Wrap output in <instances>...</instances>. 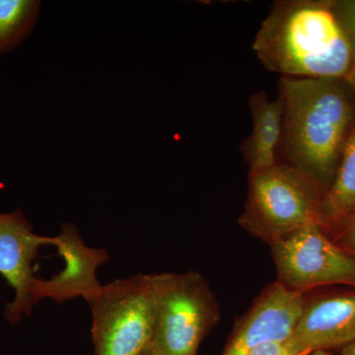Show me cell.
<instances>
[{
  "label": "cell",
  "instance_id": "cell-15",
  "mask_svg": "<svg viewBox=\"0 0 355 355\" xmlns=\"http://www.w3.org/2000/svg\"><path fill=\"white\" fill-rule=\"evenodd\" d=\"M247 355H304L299 354L292 349L291 345L287 343V340L284 342H270L263 343L260 347H256L250 352Z\"/></svg>",
  "mask_w": 355,
  "mask_h": 355
},
{
  "label": "cell",
  "instance_id": "cell-13",
  "mask_svg": "<svg viewBox=\"0 0 355 355\" xmlns=\"http://www.w3.org/2000/svg\"><path fill=\"white\" fill-rule=\"evenodd\" d=\"M41 1L0 0V57L17 49L38 22Z\"/></svg>",
  "mask_w": 355,
  "mask_h": 355
},
{
  "label": "cell",
  "instance_id": "cell-5",
  "mask_svg": "<svg viewBox=\"0 0 355 355\" xmlns=\"http://www.w3.org/2000/svg\"><path fill=\"white\" fill-rule=\"evenodd\" d=\"M218 318V305L202 275L158 273L154 354L198 355Z\"/></svg>",
  "mask_w": 355,
  "mask_h": 355
},
{
  "label": "cell",
  "instance_id": "cell-17",
  "mask_svg": "<svg viewBox=\"0 0 355 355\" xmlns=\"http://www.w3.org/2000/svg\"><path fill=\"white\" fill-rule=\"evenodd\" d=\"M342 355H355V340L343 347Z\"/></svg>",
  "mask_w": 355,
  "mask_h": 355
},
{
  "label": "cell",
  "instance_id": "cell-3",
  "mask_svg": "<svg viewBox=\"0 0 355 355\" xmlns=\"http://www.w3.org/2000/svg\"><path fill=\"white\" fill-rule=\"evenodd\" d=\"M323 193L295 168L277 162L249 173L248 198L239 222L268 244L310 223H321Z\"/></svg>",
  "mask_w": 355,
  "mask_h": 355
},
{
  "label": "cell",
  "instance_id": "cell-11",
  "mask_svg": "<svg viewBox=\"0 0 355 355\" xmlns=\"http://www.w3.org/2000/svg\"><path fill=\"white\" fill-rule=\"evenodd\" d=\"M251 112V135L243 141L241 151L249 173L260 171L279 162V149L284 125L282 96L270 100L265 90L257 91L248 100Z\"/></svg>",
  "mask_w": 355,
  "mask_h": 355
},
{
  "label": "cell",
  "instance_id": "cell-12",
  "mask_svg": "<svg viewBox=\"0 0 355 355\" xmlns=\"http://www.w3.org/2000/svg\"><path fill=\"white\" fill-rule=\"evenodd\" d=\"M355 216V125L343 146L335 178L324 193L320 222L331 234Z\"/></svg>",
  "mask_w": 355,
  "mask_h": 355
},
{
  "label": "cell",
  "instance_id": "cell-10",
  "mask_svg": "<svg viewBox=\"0 0 355 355\" xmlns=\"http://www.w3.org/2000/svg\"><path fill=\"white\" fill-rule=\"evenodd\" d=\"M355 340V291L305 298L287 343L299 354L343 347Z\"/></svg>",
  "mask_w": 355,
  "mask_h": 355
},
{
  "label": "cell",
  "instance_id": "cell-8",
  "mask_svg": "<svg viewBox=\"0 0 355 355\" xmlns=\"http://www.w3.org/2000/svg\"><path fill=\"white\" fill-rule=\"evenodd\" d=\"M53 246L58 248L64 268L49 279L37 280L33 288L35 302L51 299L60 304L76 297L87 301L96 295L102 287L98 268L110 260L107 250L88 247L78 228L70 223L62 224Z\"/></svg>",
  "mask_w": 355,
  "mask_h": 355
},
{
  "label": "cell",
  "instance_id": "cell-9",
  "mask_svg": "<svg viewBox=\"0 0 355 355\" xmlns=\"http://www.w3.org/2000/svg\"><path fill=\"white\" fill-rule=\"evenodd\" d=\"M305 293L275 282L254 301L221 355H247L266 343L288 340L297 323Z\"/></svg>",
  "mask_w": 355,
  "mask_h": 355
},
{
  "label": "cell",
  "instance_id": "cell-19",
  "mask_svg": "<svg viewBox=\"0 0 355 355\" xmlns=\"http://www.w3.org/2000/svg\"><path fill=\"white\" fill-rule=\"evenodd\" d=\"M142 355H155V354H154L153 350L151 349V347H150V349H147L146 352H144V354Z\"/></svg>",
  "mask_w": 355,
  "mask_h": 355
},
{
  "label": "cell",
  "instance_id": "cell-7",
  "mask_svg": "<svg viewBox=\"0 0 355 355\" xmlns=\"http://www.w3.org/2000/svg\"><path fill=\"white\" fill-rule=\"evenodd\" d=\"M53 246L55 237L36 234L22 209L0 212V275L14 291V298L4 307V318L15 326L33 314V288L38 277L34 263L39 249Z\"/></svg>",
  "mask_w": 355,
  "mask_h": 355
},
{
  "label": "cell",
  "instance_id": "cell-14",
  "mask_svg": "<svg viewBox=\"0 0 355 355\" xmlns=\"http://www.w3.org/2000/svg\"><path fill=\"white\" fill-rule=\"evenodd\" d=\"M334 9L342 24L352 50V67L345 78L355 98V0L333 1Z\"/></svg>",
  "mask_w": 355,
  "mask_h": 355
},
{
  "label": "cell",
  "instance_id": "cell-6",
  "mask_svg": "<svg viewBox=\"0 0 355 355\" xmlns=\"http://www.w3.org/2000/svg\"><path fill=\"white\" fill-rule=\"evenodd\" d=\"M280 284L302 292L320 286L355 287V254L310 223L270 245Z\"/></svg>",
  "mask_w": 355,
  "mask_h": 355
},
{
  "label": "cell",
  "instance_id": "cell-1",
  "mask_svg": "<svg viewBox=\"0 0 355 355\" xmlns=\"http://www.w3.org/2000/svg\"><path fill=\"white\" fill-rule=\"evenodd\" d=\"M284 125L279 162L326 193L355 125V98L345 79L282 77Z\"/></svg>",
  "mask_w": 355,
  "mask_h": 355
},
{
  "label": "cell",
  "instance_id": "cell-16",
  "mask_svg": "<svg viewBox=\"0 0 355 355\" xmlns=\"http://www.w3.org/2000/svg\"><path fill=\"white\" fill-rule=\"evenodd\" d=\"M334 241L349 253L355 254V216L336 233Z\"/></svg>",
  "mask_w": 355,
  "mask_h": 355
},
{
  "label": "cell",
  "instance_id": "cell-4",
  "mask_svg": "<svg viewBox=\"0 0 355 355\" xmlns=\"http://www.w3.org/2000/svg\"><path fill=\"white\" fill-rule=\"evenodd\" d=\"M158 273L114 280L88 299L93 355H142L150 349L155 324Z\"/></svg>",
  "mask_w": 355,
  "mask_h": 355
},
{
  "label": "cell",
  "instance_id": "cell-18",
  "mask_svg": "<svg viewBox=\"0 0 355 355\" xmlns=\"http://www.w3.org/2000/svg\"><path fill=\"white\" fill-rule=\"evenodd\" d=\"M308 355H331L327 350H316V352H311Z\"/></svg>",
  "mask_w": 355,
  "mask_h": 355
},
{
  "label": "cell",
  "instance_id": "cell-2",
  "mask_svg": "<svg viewBox=\"0 0 355 355\" xmlns=\"http://www.w3.org/2000/svg\"><path fill=\"white\" fill-rule=\"evenodd\" d=\"M261 64L282 77L345 79L352 50L333 1L275 2L253 42Z\"/></svg>",
  "mask_w": 355,
  "mask_h": 355
}]
</instances>
